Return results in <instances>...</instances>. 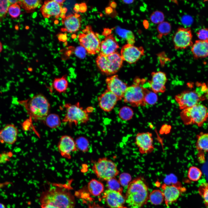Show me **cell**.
Returning <instances> with one entry per match:
<instances>
[{
	"label": "cell",
	"mask_w": 208,
	"mask_h": 208,
	"mask_svg": "<svg viewBox=\"0 0 208 208\" xmlns=\"http://www.w3.org/2000/svg\"><path fill=\"white\" fill-rule=\"evenodd\" d=\"M148 199L151 203L154 205L161 204L164 200V196L162 191L159 190H153L149 194Z\"/></svg>",
	"instance_id": "obj_29"
},
{
	"label": "cell",
	"mask_w": 208,
	"mask_h": 208,
	"mask_svg": "<svg viewBox=\"0 0 208 208\" xmlns=\"http://www.w3.org/2000/svg\"><path fill=\"white\" fill-rule=\"evenodd\" d=\"M8 12L12 17L14 18H17L21 13V8L19 5L17 4L11 5L9 8Z\"/></svg>",
	"instance_id": "obj_39"
},
{
	"label": "cell",
	"mask_w": 208,
	"mask_h": 208,
	"mask_svg": "<svg viewBox=\"0 0 208 208\" xmlns=\"http://www.w3.org/2000/svg\"><path fill=\"white\" fill-rule=\"evenodd\" d=\"M131 179V176L129 174L123 173L120 175L118 181L122 186L126 187H128Z\"/></svg>",
	"instance_id": "obj_38"
},
{
	"label": "cell",
	"mask_w": 208,
	"mask_h": 208,
	"mask_svg": "<svg viewBox=\"0 0 208 208\" xmlns=\"http://www.w3.org/2000/svg\"><path fill=\"white\" fill-rule=\"evenodd\" d=\"M10 5L9 0H0V17L5 16Z\"/></svg>",
	"instance_id": "obj_40"
},
{
	"label": "cell",
	"mask_w": 208,
	"mask_h": 208,
	"mask_svg": "<svg viewBox=\"0 0 208 208\" xmlns=\"http://www.w3.org/2000/svg\"><path fill=\"white\" fill-rule=\"evenodd\" d=\"M202 174V171L199 168L195 166H192L188 169L187 177L190 181L196 182L200 179Z\"/></svg>",
	"instance_id": "obj_31"
},
{
	"label": "cell",
	"mask_w": 208,
	"mask_h": 208,
	"mask_svg": "<svg viewBox=\"0 0 208 208\" xmlns=\"http://www.w3.org/2000/svg\"><path fill=\"white\" fill-rule=\"evenodd\" d=\"M62 21L65 27V31L70 33L75 32L81 27V18L80 14L75 13L65 17Z\"/></svg>",
	"instance_id": "obj_24"
},
{
	"label": "cell",
	"mask_w": 208,
	"mask_h": 208,
	"mask_svg": "<svg viewBox=\"0 0 208 208\" xmlns=\"http://www.w3.org/2000/svg\"><path fill=\"white\" fill-rule=\"evenodd\" d=\"M66 114L62 121L70 124L77 125L87 122L89 120L88 108L85 109L80 106L79 102L75 104L66 103L63 105Z\"/></svg>",
	"instance_id": "obj_8"
},
{
	"label": "cell",
	"mask_w": 208,
	"mask_h": 208,
	"mask_svg": "<svg viewBox=\"0 0 208 208\" xmlns=\"http://www.w3.org/2000/svg\"><path fill=\"white\" fill-rule=\"evenodd\" d=\"M196 148L198 160L200 163L205 161V153L208 152V133L200 132L196 135Z\"/></svg>",
	"instance_id": "obj_20"
},
{
	"label": "cell",
	"mask_w": 208,
	"mask_h": 208,
	"mask_svg": "<svg viewBox=\"0 0 208 208\" xmlns=\"http://www.w3.org/2000/svg\"><path fill=\"white\" fill-rule=\"evenodd\" d=\"M119 47L113 34H110L101 42L99 54L103 55H110L116 52Z\"/></svg>",
	"instance_id": "obj_23"
},
{
	"label": "cell",
	"mask_w": 208,
	"mask_h": 208,
	"mask_svg": "<svg viewBox=\"0 0 208 208\" xmlns=\"http://www.w3.org/2000/svg\"><path fill=\"white\" fill-rule=\"evenodd\" d=\"M97 100L100 108L106 112L112 111L119 101L115 94L107 89L98 97Z\"/></svg>",
	"instance_id": "obj_17"
},
{
	"label": "cell",
	"mask_w": 208,
	"mask_h": 208,
	"mask_svg": "<svg viewBox=\"0 0 208 208\" xmlns=\"http://www.w3.org/2000/svg\"><path fill=\"white\" fill-rule=\"evenodd\" d=\"M198 192L203 200L206 208H208V182L201 183L199 186Z\"/></svg>",
	"instance_id": "obj_32"
},
{
	"label": "cell",
	"mask_w": 208,
	"mask_h": 208,
	"mask_svg": "<svg viewBox=\"0 0 208 208\" xmlns=\"http://www.w3.org/2000/svg\"><path fill=\"white\" fill-rule=\"evenodd\" d=\"M79 4H76L74 7V10L76 12H79Z\"/></svg>",
	"instance_id": "obj_50"
},
{
	"label": "cell",
	"mask_w": 208,
	"mask_h": 208,
	"mask_svg": "<svg viewBox=\"0 0 208 208\" xmlns=\"http://www.w3.org/2000/svg\"><path fill=\"white\" fill-rule=\"evenodd\" d=\"M68 187L66 185H52L41 194V206L50 204L57 208H74L75 199Z\"/></svg>",
	"instance_id": "obj_1"
},
{
	"label": "cell",
	"mask_w": 208,
	"mask_h": 208,
	"mask_svg": "<svg viewBox=\"0 0 208 208\" xmlns=\"http://www.w3.org/2000/svg\"><path fill=\"white\" fill-rule=\"evenodd\" d=\"M192 38V33L190 28H179L173 38L175 49L182 50L191 47L193 44Z\"/></svg>",
	"instance_id": "obj_11"
},
{
	"label": "cell",
	"mask_w": 208,
	"mask_h": 208,
	"mask_svg": "<svg viewBox=\"0 0 208 208\" xmlns=\"http://www.w3.org/2000/svg\"><path fill=\"white\" fill-rule=\"evenodd\" d=\"M152 136V134L149 132H138L136 134L135 143L140 154H149L154 150Z\"/></svg>",
	"instance_id": "obj_14"
},
{
	"label": "cell",
	"mask_w": 208,
	"mask_h": 208,
	"mask_svg": "<svg viewBox=\"0 0 208 208\" xmlns=\"http://www.w3.org/2000/svg\"><path fill=\"white\" fill-rule=\"evenodd\" d=\"M78 37L81 46L88 54L95 55L100 52L101 42L98 34L93 31L90 25L86 26Z\"/></svg>",
	"instance_id": "obj_9"
},
{
	"label": "cell",
	"mask_w": 208,
	"mask_h": 208,
	"mask_svg": "<svg viewBox=\"0 0 208 208\" xmlns=\"http://www.w3.org/2000/svg\"><path fill=\"white\" fill-rule=\"evenodd\" d=\"M62 5L57 3L54 0L46 1L44 2L40 11L45 18L54 16L56 18L60 16L62 12Z\"/></svg>",
	"instance_id": "obj_22"
},
{
	"label": "cell",
	"mask_w": 208,
	"mask_h": 208,
	"mask_svg": "<svg viewBox=\"0 0 208 208\" xmlns=\"http://www.w3.org/2000/svg\"><path fill=\"white\" fill-rule=\"evenodd\" d=\"M191 51L194 59L208 57V40H196L191 46Z\"/></svg>",
	"instance_id": "obj_25"
},
{
	"label": "cell",
	"mask_w": 208,
	"mask_h": 208,
	"mask_svg": "<svg viewBox=\"0 0 208 208\" xmlns=\"http://www.w3.org/2000/svg\"><path fill=\"white\" fill-rule=\"evenodd\" d=\"M2 46L1 42L0 41V53L2 51Z\"/></svg>",
	"instance_id": "obj_54"
},
{
	"label": "cell",
	"mask_w": 208,
	"mask_h": 208,
	"mask_svg": "<svg viewBox=\"0 0 208 208\" xmlns=\"http://www.w3.org/2000/svg\"><path fill=\"white\" fill-rule=\"evenodd\" d=\"M13 156V153L10 151L0 153V163L4 164L9 161Z\"/></svg>",
	"instance_id": "obj_42"
},
{
	"label": "cell",
	"mask_w": 208,
	"mask_h": 208,
	"mask_svg": "<svg viewBox=\"0 0 208 208\" xmlns=\"http://www.w3.org/2000/svg\"><path fill=\"white\" fill-rule=\"evenodd\" d=\"M58 38L61 41L65 42L67 39V34H60L58 35Z\"/></svg>",
	"instance_id": "obj_45"
},
{
	"label": "cell",
	"mask_w": 208,
	"mask_h": 208,
	"mask_svg": "<svg viewBox=\"0 0 208 208\" xmlns=\"http://www.w3.org/2000/svg\"><path fill=\"white\" fill-rule=\"evenodd\" d=\"M42 3L40 0H20L19 4L27 12H32Z\"/></svg>",
	"instance_id": "obj_30"
},
{
	"label": "cell",
	"mask_w": 208,
	"mask_h": 208,
	"mask_svg": "<svg viewBox=\"0 0 208 208\" xmlns=\"http://www.w3.org/2000/svg\"><path fill=\"white\" fill-rule=\"evenodd\" d=\"M107 90L115 94L119 100L123 98L125 92L128 86L119 78L117 75L107 77L105 79Z\"/></svg>",
	"instance_id": "obj_15"
},
{
	"label": "cell",
	"mask_w": 208,
	"mask_h": 208,
	"mask_svg": "<svg viewBox=\"0 0 208 208\" xmlns=\"http://www.w3.org/2000/svg\"><path fill=\"white\" fill-rule=\"evenodd\" d=\"M150 18L154 23H160L163 22L164 19L163 14L161 12L156 11L154 12L151 15Z\"/></svg>",
	"instance_id": "obj_41"
},
{
	"label": "cell",
	"mask_w": 208,
	"mask_h": 208,
	"mask_svg": "<svg viewBox=\"0 0 208 208\" xmlns=\"http://www.w3.org/2000/svg\"><path fill=\"white\" fill-rule=\"evenodd\" d=\"M198 40H208V28L204 27L199 29L196 32Z\"/></svg>",
	"instance_id": "obj_43"
},
{
	"label": "cell",
	"mask_w": 208,
	"mask_h": 208,
	"mask_svg": "<svg viewBox=\"0 0 208 208\" xmlns=\"http://www.w3.org/2000/svg\"><path fill=\"white\" fill-rule=\"evenodd\" d=\"M77 149L83 152H86L88 150V140L83 137L78 138L75 141Z\"/></svg>",
	"instance_id": "obj_36"
},
{
	"label": "cell",
	"mask_w": 208,
	"mask_h": 208,
	"mask_svg": "<svg viewBox=\"0 0 208 208\" xmlns=\"http://www.w3.org/2000/svg\"><path fill=\"white\" fill-rule=\"evenodd\" d=\"M148 187L143 179L137 178L129 184L126 194L125 202L130 208H140L149 198Z\"/></svg>",
	"instance_id": "obj_3"
},
{
	"label": "cell",
	"mask_w": 208,
	"mask_h": 208,
	"mask_svg": "<svg viewBox=\"0 0 208 208\" xmlns=\"http://www.w3.org/2000/svg\"><path fill=\"white\" fill-rule=\"evenodd\" d=\"M68 86V82L66 74L55 78L51 84L52 88L59 94L66 93Z\"/></svg>",
	"instance_id": "obj_26"
},
{
	"label": "cell",
	"mask_w": 208,
	"mask_h": 208,
	"mask_svg": "<svg viewBox=\"0 0 208 208\" xmlns=\"http://www.w3.org/2000/svg\"><path fill=\"white\" fill-rule=\"evenodd\" d=\"M120 55L123 61L129 64H133L136 63L144 55V51L142 47H137L127 43L122 47Z\"/></svg>",
	"instance_id": "obj_13"
},
{
	"label": "cell",
	"mask_w": 208,
	"mask_h": 208,
	"mask_svg": "<svg viewBox=\"0 0 208 208\" xmlns=\"http://www.w3.org/2000/svg\"><path fill=\"white\" fill-rule=\"evenodd\" d=\"M123 62L120 55L117 52L108 55L99 54L96 60V64L100 71L109 76L115 74L122 67Z\"/></svg>",
	"instance_id": "obj_6"
},
{
	"label": "cell",
	"mask_w": 208,
	"mask_h": 208,
	"mask_svg": "<svg viewBox=\"0 0 208 208\" xmlns=\"http://www.w3.org/2000/svg\"><path fill=\"white\" fill-rule=\"evenodd\" d=\"M57 146L61 156L68 159H71V153L78 150L75 141L71 136L67 135L61 137Z\"/></svg>",
	"instance_id": "obj_16"
},
{
	"label": "cell",
	"mask_w": 208,
	"mask_h": 208,
	"mask_svg": "<svg viewBox=\"0 0 208 208\" xmlns=\"http://www.w3.org/2000/svg\"><path fill=\"white\" fill-rule=\"evenodd\" d=\"M43 121L48 127L51 128H57L61 123L59 116L55 113L49 114Z\"/></svg>",
	"instance_id": "obj_28"
},
{
	"label": "cell",
	"mask_w": 208,
	"mask_h": 208,
	"mask_svg": "<svg viewBox=\"0 0 208 208\" xmlns=\"http://www.w3.org/2000/svg\"><path fill=\"white\" fill-rule=\"evenodd\" d=\"M79 12H85L87 10V6L85 3L79 4Z\"/></svg>",
	"instance_id": "obj_46"
},
{
	"label": "cell",
	"mask_w": 208,
	"mask_h": 208,
	"mask_svg": "<svg viewBox=\"0 0 208 208\" xmlns=\"http://www.w3.org/2000/svg\"><path fill=\"white\" fill-rule=\"evenodd\" d=\"M0 93H1V92H0Z\"/></svg>",
	"instance_id": "obj_56"
},
{
	"label": "cell",
	"mask_w": 208,
	"mask_h": 208,
	"mask_svg": "<svg viewBox=\"0 0 208 208\" xmlns=\"http://www.w3.org/2000/svg\"><path fill=\"white\" fill-rule=\"evenodd\" d=\"M206 89V86L202 85L194 90L184 91L176 95L175 99L179 108L183 110L192 107L205 100Z\"/></svg>",
	"instance_id": "obj_7"
},
{
	"label": "cell",
	"mask_w": 208,
	"mask_h": 208,
	"mask_svg": "<svg viewBox=\"0 0 208 208\" xmlns=\"http://www.w3.org/2000/svg\"><path fill=\"white\" fill-rule=\"evenodd\" d=\"M133 114L132 109L127 106H124L121 107L118 112L120 118L122 120L126 121L130 120L132 118Z\"/></svg>",
	"instance_id": "obj_33"
},
{
	"label": "cell",
	"mask_w": 208,
	"mask_h": 208,
	"mask_svg": "<svg viewBox=\"0 0 208 208\" xmlns=\"http://www.w3.org/2000/svg\"><path fill=\"white\" fill-rule=\"evenodd\" d=\"M161 188L165 203L167 207L177 201L181 194L186 190V188L179 183L171 185L164 184Z\"/></svg>",
	"instance_id": "obj_12"
},
{
	"label": "cell",
	"mask_w": 208,
	"mask_h": 208,
	"mask_svg": "<svg viewBox=\"0 0 208 208\" xmlns=\"http://www.w3.org/2000/svg\"><path fill=\"white\" fill-rule=\"evenodd\" d=\"M108 190L114 191L122 194L123 189L119 181L115 178L111 179L107 182Z\"/></svg>",
	"instance_id": "obj_34"
},
{
	"label": "cell",
	"mask_w": 208,
	"mask_h": 208,
	"mask_svg": "<svg viewBox=\"0 0 208 208\" xmlns=\"http://www.w3.org/2000/svg\"><path fill=\"white\" fill-rule=\"evenodd\" d=\"M104 188L103 184L95 179H92L88 184L89 192L94 196L100 195L104 191Z\"/></svg>",
	"instance_id": "obj_27"
},
{
	"label": "cell",
	"mask_w": 208,
	"mask_h": 208,
	"mask_svg": "<svg viewBox=\"0 0 208 208\" xmlns=\"http://www.w3.org/2000/svg\"><path fill=\"white\" fill-rule=\"evenodd\" d=\"M9 1L11 5L14 4H17L18 3L19 1V0H9Z\"/></svg>",
	"instance_id": "obj_49"
},
{
	"label": "cell",
	"mask_w": 208,
	"mask_h": 208,
	"mask_svg": "<svg viewBox=\"0 0 208 208\" xmlns=\"http://www.w3.org/2000/svg\"><path fill=\"white\" fill-rule=\"evenodd\" d=\"M88 208H103L97 204L94 203L90 204L88 206Z\"/></svg>",
	"instance_id": "obj_47"
},
{
	"label": "cell",
	"mask_w": 208,
	"mask_h": 208,
	"mask_svg": "<svg viewBox=\"0 0 208 208\" xmlns=\"http://www.w3.org/2000/svg\"><path fill=\"white\" fill-rule=\"evenodd\" d=\"M42 208H57L54 205L50 204H47L41 206Z\"/></svg>",
	"instance_id": "obj_48"
},
{
	"label": "cell",
	"mask_w": 208,
	"mask_h": 208,
	"mask_svg": "<svg viewBox=\"0 0 208 208\" xmlns=\"http://www.w3.org/2000/svg\"><path fill=\"white\" fill-rule=\"evenodd\" d=\"M23 107L29 116L35 121H43L49 114L50 105L46 97L38 94L27 99L17 101Z\"/></svg>",
	"instance_id": "obj_2"
},
{
	"label": "cell",
	"mask_w": 208,
	"mask_h": 208,
	"mask_svg": "<svg viewBox=\"0 0 208 208\" xmlns=\"http://www.w3.org/2000/svg\"><path fill=\"white\" fill-rule=\"evenodd\" d=\"M54 1L60 5H62L64 2L65 1V0H54Z\"/></svg>",
	"instance_id": "obj_53"
},
{
	"label": "cell",
	"mask_w": 208,
	"mask_h": 208,
	"mask_svg": "<svg viewBox=\"0 0 208 208\" xmlns=\"http://www.w3.org/2000/svg\"><path fill=\"white\" fill-rule=\"evenodd\" d=\"M157 29L159 34L161 35H165L168 34L170 31L171 27L167 22H163L159 23Z\"/></svg>",
	"instance_id": "obj_37"
},
{
	"label": "cell",
	"mask_w": 208,
	"mask_h": 208,
	"mask_svg": "<svg viewBox=\"0 0 208 208\" xmlns=\"http://www.w3.org/2000/svg\"><path fill=\"white\" fill-rule=\"evenodd\" d=\"M0 208H5L2 205L0 204Z\"/></svg>",
	"instance_id": "obj_55"
},
{
	"label": "cell",
	"mask_w": 208,
	"mask_h": 208,
	"mask_svg": "<svg viewBox=\"0 0 208 208\" xmlns=\"http://www.w3.org/2000/svg\"><path fill=\"white\" fill-rule=\"evenodd\" d=\"M92 170L97 177L107 181L115 178L119 173L116 164L106 157L100 158L95 161Z\"/></svg>",
	"instance_id": "obj_10"
},
{
	"label": "cell",
	"mask_w": 208,
	"mask_h": 208,
	"mask_svg": "<svg viewBox=\"0 0 208 208\" xmlns=\"http://www.w3.org/2000/svg\"><path fill=\"white\" fill-rule=\"evenodd\" d=\"M18 130L12 124L6 125L0 130V143L12 145L16 141Z\"/></svg>",
	"instance_id": "obj_19"
},
{
	"label": "cell",
	"mask_w": 208,
	"mask_h": 208,
	"mask_svg": "<svg viewBox=\"0 0 208 208\" xmlns=\"http://www.w3.org/2000/svg\"><path fill=\"white\" fill-rule=\"evenodd\" d=\"M83 51V49L81 47H78L75 50V54L79 58H82L84 56Z\"/></svg>",
	"instance_id": "obj_44"
},
{
	"label": "cell",
	"mask_w": 208,
	"mask_h": 208,
	"mask_svg": "<svg viewBox=\"0 0 208 208\" xmlns=\"http://www.w3.org/2000/svg\"><path fill=\"white\" fill-rule=\"evenodd\" d=\"M152 79L148 84L152 91L156 93L164 92L166 90L165 85L167 80L166 74L162 72H153Z\"/></svg>",
	"instance_id": "obj_18"
},
{
	"label": "cell",
	"mask_w": 208,
	"mask_h": 208,
	"mask_svg": "<svg viewBox=\"0 0 208 208\" xmlns=\"http://www.w3.org/2000/svg\"><path fill=\"white\" fill-rule=\"evenodd\" d=\"M103 197L110 208H121L125 202L121 194L109 190L105 192Z\"/></svg>",
	"instance_id": "obj_21"
},
{
	"label": "cell",
	"mask_w": 208,
	"mask_h": 208,
	"mask_svg": "<svg viewBox=\"0 0 208 208\" xmlns=\"http://www.w3.org/2000/svg\"><path fill=\"white\" fill-rule=\"evenodd\" d=\"M122 1L125 3L126 4H130L133 2L134 1L133 0H123Z\"/></svg>",
	"instance_id": "obj_51"
},
{
	"label": "cell",
	"mask_w": 208,
	"mask_h": 208,
	"mask_svg": "<svg viewBox=\"0 0 208 208\" xmlns=\"http://www.w3.org/2000/svg\"><path fill=\"white\" fill-rule=\"evenodd\" d=\"M146 81L144 79L135 78L133 83L128 86L122 98L124 102L134 107L146 105L144 97L147 89L143 86Z\"/></svg>",
	"instance_id": "obj_4"
},
{
	"label": "cell",
	"mask_w": 208,
	"mask_h": 208,
	"mask_svg": "<svg viewBox=\"0 0 208 208\" xmlns=\"http://www.w3.org/2000/svg\"><path fill=\"white\" fill-rule=\"evenodd\" d=\"M205 97L206 99H208V86L207 87V89L205 94Z\"/></svg>",
	"instance_id": "obj_52"
},
{
	"label": "cell",
	"mask_w": 208,
	"mask_h": 208,
	"mask_svg": "<svg viewBox=\"0 0 208 208\" xmlns=\"http://www.w3.org/2000/svg\"><path fill=\"white\" fill-rule=\"evenodd\" d=\"M180 116L185 125H195L200 127L208 120V111L205 106L198 103L182 110Z\"/></svg>",
	"instance_id": "obj_5"
},
{
	"label": "cell",
	"mask_w": 208,
	"mask_h": 208,
	"mask_svg": "<svg viewBox=\"0 0 208 208\" xmlns=\"http://www.w3.org/2000/svg\"><path fill=\"white\" fill-rule=\"evenodd\" d=\"M158 97L156 93L147 89L144 97V101L146 104L154 105L156 103Z\"/></svg>",
	"instance_id": "obj_35"
}]
</instances>
